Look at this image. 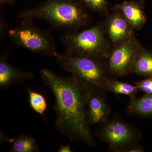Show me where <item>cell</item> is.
Masks as SVG:
<instances>
[{
  "mask_svg": "<svg viewBox=\"0 0 152 152\" xmlns=\"http://www.w3.org/2000/svg\"><path fill=\"white\" fill-rule=\"evenodd\" d=\"M105 90L106 91L111 92L116 95L127 96L129 97L130 100L137 98L136 94L139 91L136 85L134 86L111 78L106 83Z\"/></svg>",
  "mask_w": 152,
  "mask_h": 152,
  "instance_id": "5bb4252c",
  "label": "cell"
},
{
  "mask_svg": "<svg viewBox=\"0 0 152 152\" xmlns=\"http://www.w3.org/2000/svg\"><path fill=\"white\" fill-rule=\"evenodd\" d=\"M142 45L135 36L112 47L107 60L111 76L123 77L132 73L136 57Z\"/></svg>",
  "mask_w": 152,
  "mask_h": 152,
  "instance_id": "52a82bcc",
  "label": "cell"
},
{
  "mask_svg": "<svg viewBox=\"0 0 152 152\" xmlns=\"http://www.w3.org/2000/svg\"><path fill=\"white\" fill-rule=\"evenodd\" d=\"M106 15L104 30L106 35L112 46L130 39L135 36L134 29L125 18L122 13L118 10H113Z\"/></svg>",
  "mask_w": 152,
  "mask_h": 152,
  "instance_id": "ba28073f",
  "label": "cell"
},
{
  "mask_svg": "<svg viewBox=\"0 0 152 152\" xmlns=\"http://www.w3.org/2000/svg\"><path fill=\"white\" fill-rule=\"evenodd\" d=\"M145 152L142 146L139 143L136 144L131 148L127 152Z\"/></svg>",
  "mask_w": 152,
  "mask_h": 152,
  "instance_id": "ffe728a7",
  "label": "cell"
},
{
  "mask_svg": "<svg viewBox=\"0 0 152 152\" xmlns=\"http://www.w3.org/2000/svg\"><path fill=\"white\" fill-rule=\"evenodd\" d=\"M9 142L12 144L10 152H37L39 148L37 141L33 137L21 135L12 139H9Z\"/></svg>",
  "mask_w": 152,
  "mask_h": 152,
  "instance_id": "9a60e30c",
  "label": "cell"
},
{
  "mask_svg": "<svg viewBox=\"0 0 152 152\" xmlns=\"http://www.w3.org/2000/svg\"><path fill=\"white\" fill-rule=\"evenodd\" d=\"M61 38L66 53L73 56L107 59L113 47L101 24L81 31L64 32Z\"/></svg>",
  "mask_w": 152,
  "mask_h": 152,
  "instance_id": "3957f363",
  "label": "cell"
},
{
  "mask_svg": "<svg viewBox=\"0 0 152 152\" xmlns=\"http://www.w3.org/2000/svg\"><path fill=\"white\" fill-rule=\"evenodd\" d=\"M85 7L94 12L103 15L108 13L109 0H79Z\"/></svg>",
  "mask_w": 152,
  "mask_h": 152,
  "instance_id": "e0dca14e",
  "label": "cell"
},
{
  "mask_svg": "<svg viewBox=\"0 0 152 152\" xmlns=\"http://www.w3.org/2000/svg\"><path fill=\"white\" fill-rule=\"evenodd\" d=\"M132 73L152 78V52L142 45L136 57Z\"/></svg>",
  "mask_w": 152,
  "mask_h": 152,
  "instance_id": "7c38bea8",
  "label": "cell"
},
{
  "mask_svg": "<svg viewBox=\"0 0 152 152\" xmlns=\"http://www.w3.org/2000/svg\"><path fill=\"white\" fill-rule=\"evenodd\" d=\"M140 91L145 94H152V78H146L135 82Z\"/></svg>",
  "mask_w": 152,
  "mask_h": 152,
  "instance_id": "ac0fdd59",
  "label": "cell"
},
{
  "mask_svg": "<svg viewBox=\"0 0 152 152\" xmlns=\"http://www.w3.org/2000/svg\"><path fill=\"white\" fill-rule=\"evenodd\" d=\"M55 58L61 68L84 83L90 88L105 91L106 83L111 76L104 60L73 56L66 53H58Z\"/></svg>",
  "mask_w": 152,
  "mask_h": 152,
  "instance_id": "277c9868",
  "label": "cell"
},
{
  "mask_svg": "<svg viewBox=\"0 0 152 152\" xmlns=\"http://www.w3.org/2000/svg\"><path fill=\"white\" fill-rule=\"evenodd\" d=\"M17 18L45 21L53 28L64 32L79 31L86 26L90 20L86 9L79 0H46L22 11Z\"/></svg>",
  "mask_w": 152,
  "mask_h": 152,
  "instance_id": "7a4b0ae2",
  "label": "cell"
},
{
  "mask_svg": "<svg viewBox=\"0 0 152 152\" xmlns=\"http://www.w3.org/2000/svg\"><path fill=\"white\" fill-rule=\"evenodd\" d=\"M0 39L1 42H2L7 36L9 35L10 30L8 27L6 19L1 12L0 15Z\"/></svg>",
  "mask_w": 152,
  "mask_h": 152,
  "instance_id": "d6986e66",
  "label": "cell"
},
{
  "mask_svg": "<svg viewBox=\"0 0 152 152\" xmlns=\"http://www.w3.org/2000/svg\"><path fill=\"white\" fill-rule=\"evenodd\" d=\"M72 141V140H70V142L69 144L67 145L64 146L61 145L58 149V152H72L73 151L71 148V142Z\"/></svg>",
  "mask_w": 152,
  "mask_h": 152,
  "instance_id": "44dd1931",
  "label": "cell"
},
{
  "mask_svg": "<svg viewBox=\"0 0 152 152\" xmlns=\"http://www.w3.org/2000/svg\"><path fill=\"white\" fill-rule=\"evenodd\" d=\"M16 0H0V7L1 9L4 5L13 4L15 2Z\"/></svg>",
  "mask_w": 152,
  "mask_h": 152,
  "instance_id": "7402d4cb",
  "label": "cell"
},
{
  "mask_svg": "<svg viewBox=\"0 0 152 152\" xmlns=\"http://www.w3.org/2000/svg\"><path fill=\"white\" fill-rule=\"evenodd\" d=\"M145 1H126L115 5L112 9L121 11L134 30H140L146 22Z\"/></svg>",
  "mask_w": 152,
  "mask_h": 152,
  "instance_id": "8fae6325",
  "label": "cell"
},
{
  "mask_svg": "<svg viewBox=\"0 0 152 152\" xmlns=\"http://www.w3.org/2000/svg\"><path fill=\"white\" fill-rule=\"evenodd\" d=\"M126 111L137 116H152V94H145L142 97L131 100Z\"/></svg>",
  "mask_w": 152,
  "mask_h": 152,
  "instance_id": "4fadbf2b",
  "label": "cell"
},
{
  "mask_svg": "<svg viewBox=\"0 0 152 152\" xmlns=\"http://www.w3.org/2000/svg\"><path fill=\"white\" fill-rule=\"evenodd\" d=\"M144 1H145V0H144Z\"/></svg>",
  "mask_w": 152,
  "mask_h": 152,
  "instance_id": "603a6c76",
  "label": "cell"
},
{
  "mask_svg": "<svg viewBox=\"0 0 152 152\" xmlns=\"http://www.w3.org/2000/svg\"><path fill=\"white\" fill-rule=\"evenodd\" d=\"M29 102L30 107L33 110L43 117L47 108L46 99L43 95L32 90H28Z\"/></svg>",
  "mask_w": 152,
  "mask_h": 152,
  "instance_id": "2e32d148",
  "label": "cell"
},
{
  "mask_svg": "<svg viewBox=\"0 0 152 152\" xmlns=\"http://www.w3.org/2000/svg\"><path fill=\"white\" fill-rule=\"evenodd\" d=\"M106 91L91 89L87 104L86 117L90 125L103 124L110 119L112 113Z\"/></svg>",
  "mask_w": 152,
  "mask_h": 152,
  "instance_id": "9c48e42d",
  "label": "cell"
},
{
  "mask_svg": "<svg viewBox=\"0 0 152 152\" xmlns=\"http://www.w3.org/2000/svg\"><path fill=\"white\" fill-rule=\"evenodd\" d=\"M95 132V135L107 144L110 151L127 152L139 143L142 136L141 131L116 115Z\"/></svg>",
  "mask_w": 152,
  "mask_h": 152,
  "instance_id": "8992f818",
  "label": "cell"
},
{
  "mask_svg": "<svg viewBox=\"0 0 152 152\" xmlns=\"http://www.w3.org/2000/svg\"><path fill=\"white\" fill-rule=\"evenodd\" d=\"M8 54L4 53L0 57V88H8L31 80L34 77L31 72H25L20 68L13 66L8 63Z\"/></svg>",
  "mask_w": 152,
  "mask_h": 152,
  "instance_id": "30bf717a",
  "label": "cell"
},
{
  "mask_svg": "<svg viewBox=\"0 0 152 152\" xmlns=\"http://www.w3.org/2000/svg\"><path fill=\"white\" fill-rule=\"evenodd\" d=\"M40 74L54 97L57 130L72 141L96 147L86 117L91 89L72 75L63 77L47 68L42 69Z\"/></svg>",
  "mask_w": 152,
  "mask_h": 152,
  "instance_id": "6da1fadb",
  "label": "cell"
},
{
  "mask_svg": "<svg viewBox=\"0 0 152 152\" xmlns=\"http://www.w3.org/2000/svg\"><path fill=\"white\" fill-rule=\"evenodd\" d=\"M21 23L10 30L9 37L17 46L46 56H56L54 39L49 31L36 26L33 19H23Z\"/></svg>",
  "mask_w": 152,
  "mask_h": 152,
  "instance_id": "5b68a950",
  "label": "cell"
}]
</instances>
